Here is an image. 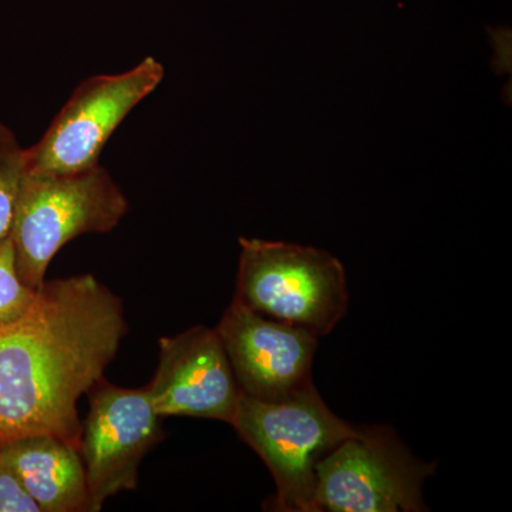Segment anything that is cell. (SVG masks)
Listing matches in <instances>:
<instances>
[{
	"label": "cell",
	"mask_w": 512,
	"mask_h": 512,
	"mask_svg": "<svg viewBox=\"0 0 512 512\" xmlns=\"http://www.w3.org/2000/svg\"><path fill=\"white\" fill-rule=\"evenodd\" d=\"M127 333L123 301L96 276L46 279L28 311L0 328V444L46 434L79 450L77 402Z\"/></svg>",
	"instance_id": "obj_1"
},
{
	"label": "cell",
	"mask_w": 512,
	"mask_h": 512,
	"mask_svg": "<svg viewBox=\"0 0 512 512\" xmlns=\"http://www.w3.org/2000/svg\"><path fill=\"white\" fill-rule=\"evenodd\" d=\"M127 212L126 195L100 164L67 174L25 171L9 231L20 279L37 291L64 245L113 231Z\"/></svg>",
	"instance_id": "obj_2"
},
{
	"label": "cell",
	"mask_w": 512,
	"mask_h": 512,
	"mask_svg": "<svg viewBox=\"0 0 512 512\" xmlns=\"http://www.w3.org/2000/svg\"><path fill=\"white\" fill-rule=\"evenodd\" d=\"M229 426L271 471L276 493L265 510L278 512H316V464L359 433L329 409L315 384L276 402L242 393Z\"/></svg>",
	"instance_id": "obj_3"
},
{
	"label": "cell",
	"mask_w": 512,
	"mask_h": 512,
	"mask_svg": "<svg viewBox=\"0 0 512 512\" xmlns=\"http://www.w3.org/2000/svg\"><path fill=\"white\" fill-rule=\"evenodd\" d=\"M234 299L265 318L329 335L349 308L345 268L329 252L239 238Z\"/></svg>",
	"instance_id": "obj_4"
},
{
	"label": "cell",
	"mask_w": 512,
	"mask_h": 512,
	"mask_svg": "<svg viewBox=\"0 0 512 512\" xmlns=\"http://www.w3.org/2000/svg\"><path fill=\"white\" fill-rule=\"evenodd\" d=\"M437 463L407 450L389 427H359L316 464V512H420Z\"/></svg>",
	"instance_id": "obj_5"
},
{
	"label": "cell",
	"mask_w": 512,
	"mask_h": 512,
	"mask_svg": "<svg viewBox=\"0 0 512 512\" xmlns=\"http://www.w3.org/2000/svg\"><path fill=\"white\" fill-rule=\"evenodd\" d=\"M163 79V64L154 57H146L127 72L84 80L45 136L25 150L26 173H77L99 164L111 134Z\"/></svg>",
	"instance_id": "obj_6"
},
{
	"label": "cell",
	"mask_w": 512,
	"mask_h": 512,
	"mask_svg": "<svg viewBox=\"0 0 512 512\" xmlns=\"http://www.w3.org/2000/svg\"><path fill=\"white\" fill-rule=\"evenodd\" d=\"M89 414L82 421L79 454L89 488V511L109 498L138 487L140 466L165 439L147 387L126 389L100 377L90 387Z\"/></svg>",
	"instance_id": "obj_7"
},
{
	"label": "cell",
	"mask_w": 512,
	"mask_h": 512,
	"mask_svg": "<svg viewBox=\"0 0 512 512\" xmlns=\"http://www.w3.org/2000/svg\"><path fill=\"white\" fill-rule=\"evenodd\" d=\"M239 389L276 402L313 384V333L265 318L232 299L217 328Z\"/></svg>",
	"instance_id": "obj_8"
},
{
	"label": "cell",
	"mask_w": 512,
	"mask_h": 512,
	"mask_svg": "<svg viewBox=\"0 0 512 512\" xmlns=\"http://www.w3.org/2000/svg\"><path fill=\"white\" fill-rule=\"evenodd\" d=\"M158 348L156 375L146 386L158 416L231 424L242 392L217 330L192 326L158 339Z\"/></svg>",
	"instance_id": "obj_9"
},
{
	"label": "cell",
	"mask_w": 512,
	"mask_h": 512,
	"mask_svg": "<svg viewBox=\"0 0 512 512\" xmlns=\"http://www.w3.org/2000/svg\"><path fill=\"white\" fill-rule=\"evenodd\" d=\"M0 451L42 512H90L79 450L57 437L36 434L0 444Z\"/></svg>",
	"instance_id": "obj_10"
},
{
	"label": "cell",
	"mask_w": 512,
	"mask_h": 512,
	"mask_svg": "<svg viewBox=\"0 0 512 512\" xmlns=\"http://www.w3.org/2000/svg\"><path fill=\"white\" fill-rule=\"evenodd\" d=\"M23 173L25 148L9 127L0 124V239L9 235Z\"/></svg>",
	"instance_id": "obj_11"
},
{
	"label": "cell",
	"mask_w": 512,
	"mask_h": 512,
	"mask_svg": "<svg viewBox=\"0 0 512 512\" xmlns=\"http://www.w3.org/2000/svg\"><path fill=\"white\" fill-rule=\"evenodd\" d=\"M36 292L20 279L12 241L6 235L0 239V328L28 311Z\"/></svg>",
	"instance_id": "obj_12"
},
{
	"label": "cell",
	"mask_w": 512,
	"mask_h": 512,
	"mask_svg": "<svg viewBox=\"0 0 512 512\" xmlns=\"http://www.w3.org/2000/svg\"><path fill=\"white\" fill-rule=\"evenodd\" d=\"M0 512H42L0 451Z\"/></svg>",
	"instance_id": "obj_13"
}]
</instances>
